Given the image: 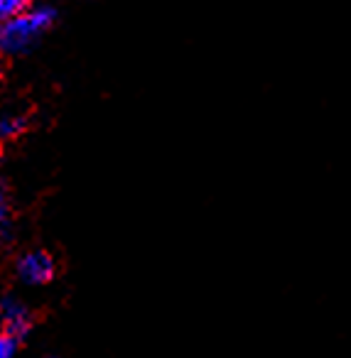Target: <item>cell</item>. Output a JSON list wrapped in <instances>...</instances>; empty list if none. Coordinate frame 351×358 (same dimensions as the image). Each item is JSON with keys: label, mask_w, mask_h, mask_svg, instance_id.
<instances>
[{"label": "cell", "mask_w": 351, "mask_h": 358, "mask_svg": "<svg viewBox=\"0 0 351 358\" xmlns=\"http://www.w3.org/2000/svg\"><path fill=\"white\" fill-rule=\"evenodd\" d=\"M0 314H3V331L6 334H13V336L22 338L32 329V312L20 299L13 297V294L3 297V309H0Z\"/></svg>", "instance_id": "3957f363"}, {"label": "cell", "mask_w": 351, "mask_h": 358, "mask_svg": "<svg viewBox=\"0 0 351 358\" xmlns=\"http://www.w3.org/2000/svg\"><path fill=\"white\" fill-rule=\"evenodd\" d=\"M18 346H20V338L3 331V336H0V358H15Z\"/></svg>", "instance_id": "8992f818"}, {"label": "cell", "mask_w": 351, "mask_h": 358, "mask_svg": "<svg viewBox=\"0 0 351 358\" xmlns=\"http://www.w3.org/2000/svg\"><path fill=\"white\" fill-rule=\"evenodd\" d=\"M27 130V118L20 113H8L3 115V120H0V138L6 140V143H11V140H18L22 133Z\"/></svg>", "instance_id": "277c9868"}, {"label": "cell", "mask_w": 351, "mask_h": 358, "mask_svg": "<svg viewBox=\"0 0 351 358\" xmlns=\"http://www.w3.org/2000/svg\"><path fill=\"white\" fill-rule=\"evenodd\" d=\"M57 10L52 6H35L30 13L20 17L6 20L0 27V47L6 55H20L30 50L42 35L52 27Z\"/></svg>", "instance_id": "6da1fadb"}, {"label": "cell", "mask_w": 351, "mask_h": 358, "mask_svg": "<svg viewBox=\"0 0 351 358\" xmlns=\"http://www.w3.org/2000/svg\"><path fill=\"white\" fill-rule=\"evenodd\" d=\"M32 8H35V0H0V17H3V22L13 20V17L30 13Z\"/></svg>", "instance_id": "5b68a950"}, {"label": "cell", "mask_w": 351, "mask_h": 358, "mask_svg": "<svg viewBox=\"0 0 351 358\" xmlns=\"http://www.w3.org/2000/svg\"><path fill=\"white\" fill-rule=\"evenodd\" d=\"M15 273L25 285H35L37 287V285H47L55 280L57 263H55V258L42 248L25 250V253L15 260Z\"/></svg>", "instance_id": "7a4b0ae2"}]
</instances>
